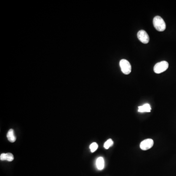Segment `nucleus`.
Masks as SVG:
<instances>
[{
	"mask_svg": "<svg viewBox=\"0 0 176 176\" xmlns=\"http://www.w3.org/2000/svg\"><path fill=\"white\" fill-rule=\"evenodd\" d=\"M154 145V141L151 139H148L142 141L140 144V148L142 150H147L152 147Z\"/></svg>",
	"mask_w": 176,
	"mask_h": 176,
	"instance_id": "5",
	"label": "nucleus"
},
{
	"mask_svg": "<svg viewBox=\"0 0 176 176\" xmlns=\"http://www.w3.org/2000/svg\"><path fill=\"white\" fill-rule=\"evenodd\" d=\"M114 144V142L112 139H109L105 142L104 144V147L106 149H108L110 147L112 146Z\"/></svg>",
	"mask_w": 176,
	"mask_h": 176,
	"instance_id": "9",
	"label": "nucleus"
},
{
	"mask_svg": "<svg viewBox=\"0 0 176 176\" xmlns=\"http://www.w3.org/2000/svg\"><path fill=\"white\" fill-rule=\"evenodd\" d=\"M138 112H150L151 110V106L149 104L146 103L142 106L139 107Z\"/></svg>",
	"mask_w": 176,
	"mask_h": 176,
	"instance_id": "7",
	"label": "nucleus"
},
{
	"mask_svg": "<svg viewBox=\"0 0 176 176\" xmlns=\"http://www.w3.org/2000/svg\"><path fill=\"white\" fill-rule=\"evenodd\" d=\"M14 156L11 153H6V160L8 161H12L13 160Z\"/></svg>",
	"mask_w": 176,
	"mask_h": 176,
	"instance_id": "11",
	"label": "nucleus"
},
{
	"mask_svg": "<svg viewBox=\"0 0 176 176\" xmlns=\"http://www.w3.org/2000/svg\"><path fill=\"white\" fill-rule=\"evenodd\" d=\"M98 144L96 143V142H93L90 144V151L92 153L96 151V150L98 149Z\"/></svg>",
	"mask_w": 176,
	"mask_h": 176,
	"instance_id": "10",
	"label": "nucleus"
},
{
	"mask_svg": "<svg viewBox=\"0 0 176 176\" xmlns=\"http://www.w3.org/2000/svg\"><path fill=\"white\" fill-rule=\"evenodd\" d=\"M138 39L141 43L146 44L149 42V37L148 33L144 30H141L137 34Z\"/></svg>",
	"mask_w": 176,
	"mask_h": 176,
	"instance_id": "4",
	"label": "nucleus"
},
{
	"mask_svg": "<svg viewBox=\"0 0 176 176\" xmlns=\"http://www.w3.org/2000/svg\"><path fill=\"white\" fill-rule=\"evenodd\" d=\"M7 138H8V140L12 143L15 142L16 141V138L15 134H14V132L13 129H10L8 131V132L7 134Z\"/></svg>",
	"mask_w": 176,
	"mask_h": 176,
	"instance_id": "8",
	"label": "nucleus"
},
{
	"mask_svg": "<svg viewBox=\"0 0 176 176\" xmlns=\"http://www.w3.org/2000/svg\"><path fill=\"white\" fill-rule=\"evenodd\" d=\"M168 67V63L165 61H161L156 64L154 67V71L156 74H160L167 70Z\"/></svg>",
	"mask_w": 176,
	"mask_h": 176,
	"instance_id": "2",
	"label": "nucleus"
},
{
	"mask_svg": "<svg viewBox=\"0 0 176 176\" xmlns=\"http://www.w3.org/2000/svg\"><path fill=\"white\" fill-rule=\"evenodd\" d=\"M0 160H6V153H3L0 156Z\"/></svg>",
	"mask_w": 176,
	"mask_h": 176,
	"instance_id": "12",
	"label": "nucleus"
},
{
	"mask_svg": "<svg viewBox=\"0 0 176 176\" xmlns=\"http://www.w3.org/2000/svg\"><path fill=\"white\" fill-rule=\"evenodd\" d=\"M119 65L122 72L124 74L127 75L130 74L132 68L129 61L126 59L121 60L119 62Z\"/></svg>",
	"mask_w": 176,
	"mask_h": 176,
	"instance_id": "3",
	"label": "nucleus"
},
{
	"mask_svg": "<svg viewBox=\"0 0 176 176\" xmlns=\"http://www.w3.org/2000/svg\"><path fill=\"white\" fill-rule=\"evenodd\" d=\"M96 165L97 168L99 170H102L103 169L105 166V162L103 158L99 157L96 160Z\"/></svg>",
	"mask_w": 176,
	"mask_h": 176,
	"instance_id": "6",
	"label": "nucleus"
},
{
	"mask_svg": "<svg viewBox=\"0 0 176 176\" xmlns=\"http://www.w3.org/2000/svg\"><path fill=\"white\" fill-rule=\"evenodd\" d=\"M153 25L155 28L158 31H163L166 29V24L161 17L157 16L153 19Z\"/></svg>",
	"mask_w": 176,
	"mask_h": 176,
	"instance_id": "1",
	"label": "nucleus"
}]
</instances>
